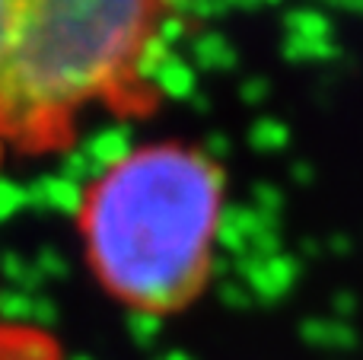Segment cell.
I'll use <instances>...</instances> for the list:
<instances>
[{
  "label": "cell",
  "instance_id": "18",
  "mask_svg": "<svg viewBox=\"0 0 363 360\" xmlns=\"http://www.w3.org/2000/svg\"><path fill=\"white\" fill-rule=\"evenodd\" d=\"M153 35L172 48V45H179L182 38H188V19L179 16V13H166V16L157 19V29H153Z\"/></svg>",
  "mask_w": 363,
  "mask_h": 360
},
{
  "label": "cell",
  "instance_id": "5",
  "mask_svg": "<svg viewBox=\"0 0 363 360\" xmlns=\"http://www.w3.org/2000/svg\"><path fill=\"white\" fill-rule=\"evenodd\" d=\"M80 150L112 172V169H118V166H125L128 159L138 153V147H134V128L131 125L99 128V131H93L89 137H83Z\"/></svg>",
  "mask_w": 363,
  "mask_h": 360
},
{
  "label": "cell",
  "instance_id": "15",
  "mask_svg": "<svg viewBox=\"0 0 363 360\" xmlns=\"http://www.w3.org/2000/svg\"><path fill=\"white\" fill-rule=\"evenodd\" d=\"M0 319L4 322H32V300L23 291L0 293Z\"/></svg>",
  "mask_w": 363,
  "mask_h": 360
},
{
  "label": "cell",
  "instance_id": "30",
  "mask_svg": "<svg viewBox=\"0 0 363 360\" xmlns=\"http://www.w3.org/2000/svg\"><path fill=\"white\" fill-rule=\"evenodd\" d=\"M188 106H191L194 112H211V99H207L204 93H194L191 99H188Z\"/></svg>",
  "mask_w": 363,
  "mask_h": 360
},
{
  "label": "cell",
  "instance_id": "23",
  "mask_svg": "<svg viewBox=\"0 0 363 360\" xmlns=\"http://www.w3.org/2000/svg\"><path fill=\"white\" fill-rule=\"evenodd\" d=\"M290 179L306 189V185L315 182V166L309 163V159H294V163H290Z\"/></svg>",
  "mask_w": 363,
  "mask_h": 360
},
{
  "label": "cell",
  "instance_id": "16",
  "mask_svg": "<svg viewBox=\"0 0 363 360\" xmlns=\"http://www.w3.org/2000/svg\"><path fill=\"white\" fill-rule=\"evenodd\" d=\"M23 208H26V185L0 176V223H6L10 217H16Z\"/></svg>",
  "mask_w": 363,
  "mask_h": 360
},
{
  "label": "cell",
  "instance_id": "27",
  "mask_svg": "<svg viewBox=\"0 0 363 360\" xmlns=\"http://www.w3.org/2000/svg\"><path fill=\"white\" fill-rule=\"evenodd\" d=\"M328 6H335V10L341 13H354V16H363V0H325Z\"/></svg>",
  "mask_w": 363,
  "mask_h": 360
},
{
  "label": "cell",
  "instance_id": "13",
  "mask_svg": "<svg viewBox=\"0 0 363 360\" xmlns=\"http://www.w3.org/2000/svg\"><path fill=\"white\" fill-rule=\"evenodd\" d=\"M0 271L6 281L19 287V291H35L42 284V271L35 268V261H26L19 252H4L0 255Z\"/></svg>",
  "mask_w": 363,
  "mask_h": 360
},
{
  "label": "cell",
  "instance_id": "21",
  "mask_svg": "<svg viewBox=\"0 0 363 360\" xmlns=\"http://www.w3.org/2000/svg\"><path fill=\"white\" fill-rule=\"evenodd\" d=\"M284 242H281V230H264V233H258L255 240H252V252L255 259H274V255H281Z\"/></svg>",
  "mask_w": 363,
  "mask_h": 360
},
{
  "label": "cell",
  "instance_id": "9",
  "mask_svg": "<svg viewBox=\"0 0 363 360\" xmlns=\"http://www.w3.org/2000/svg\"><path fill=\"white\" fill-rule=\"evenodd\" d=\"M284 29L287 35H300V38H315V42H328L335 38V23L325 10L319 6H294L284 13Z\"/></svg>",
  "mask_w": 363,
  "mask_h": 360
},
{
  "label": "cell",
  "instance_id": "29",
  "mask_svg": "<svg viewBox=\"0 0 363 360\" xmlns=\"http://www.w3.org/2000/svg\"><path fill=\"white\" fill-rule=\"evenodd\" d=\"M226 4V10H245V13H252V10H258L262 6V0H223Z\"/></svg>",
  "mask_w": 363,
  "mask_h": 360
},
{
  "label": "cell",
  "instance_id": "34",
  "mask_svg": "<svg viewBox=\"0 0 363 360\" xmlns=\"http://www.w3.org/2000/svg\"><path fill=\"white\" fill-rule=\"evenodd\" d=\"M322 4H325V0H322Z\"/></svg>",
  "mask_w": 363,
  "mask_h": 360
},
{
  "label": "cell",
  "instance_id": "7",
  "mask_svg": "<svg viewBox=\"0 0 363 360\" xmlns=\"http://www.w3.org/2000/svg\"><path fill=\"white\" fill-rule=\"evenodd\" d=\"M153 86L166 96V99H182L188 102L194 93H198V70H194L191 61H185L182 55H169L166 64L160 67L157 83Z\"/></svg>",
  "mask_w": 363,
  "mask_h": 360
},
{
  "label": "cell",
  "instance_id": "25",
  "mask_svg": "<svg viewBox=\"0 0 363 360\" xmlns=\"http://www.w3.org/2000/svg\"><path fill=\"white\" fill-rule=\"evenodd\" d=\"M233 265H236V261H233V259H230V255L217 252V255H213V259H211V278H213V281L226 278V271H230V268H233Z\"/></svg>",
  "mask_w": 363,
  "mask_h": 360
},
{
  "label": "cell",
  "instance_id": "19",
  "mask_svg": "<svg viewBox=\"0 0 363 360\" xmlns=\"http://www.w3.org/2000/svg\"><path fill=\"white\" fill-rule=\"evenodd\" d=\"M239 96H242L245 106H264L271 96V80L268 77H245L239 83Z\"/></svg>",
  "mask_w": 363,
  "mask_h": 360
},
{
  "label": "cell",
  "instance_id": "14",
  "mask_svg": "<svg viewBox=\"0 0 363 360\" xmlns=\"http://www.w3.org/2000/svg\"><path fill=\"white\" fill-rule=\"evenodd\" d=\"M252 208L258 214H271V217H281L284 208H287V198H284V189L274 182H255L252 185Z\"/></svg>",
  "mask_w": 363,
  "mask_h": 360
},
{
  "label": "cell",
  "instance_id": "26",
  "mask_svg": "<svg viewBox=\"0 0 363 360\" xmlns=\"http://www.w3.org/2000/svg\"><path fill=\"white\" fill-rule=\"evenodd\" d=\"M328 249H332L335 255H351L354 240H351V236H345V233H338V236H332V240H328Z\"/></svg>",
  "mask_w": 363,
  "mask_h": 360
},
{
  "label": "cell",
  "instance_id": "2",
  "mask_svg": "<svg viewBox=\"0 0 363 360\" xmlns=\"http://www.w3.org/2000/svg\"><path fill=\"white\" fill-rule=\"evenodd\" d=\"M153 0H0V128L45 137L131 77Z\"/></svg>",
  "mask_w": 363,
  "mask_h": 360
},
{
  "label": "cell",
  "instance_id": "8",
  "mask_svg": "<svg viewBox=\"0 0 363 360\" xmlns=\"http://www.w3.org/2000/svg\"><path fill=\"white\" fill-rule=\"evenodd\" d=\"M281 57L290 61V64H335V61L345 57V48H341L335 38H328V42H315V38L284 35Z\"/></svg>",
  "mask_w": 363,
  "mask_h": 360
},
{
  "label": "cell",
  "instance_id": "20",
  "mask_svg": "<svg viewBox=\"0 0 363 360\" xmlns=\"http://www.w3.org/2000/svg\"><path fill=\"white\" fill-rule=\"evenodd\" d=\"M198 150L204 153V157L211 159V163L223 166V159H226V157H230V153H233V140L226 137L223 131H211V134H207V137H204V144L198 147Z\"/></svg>",
  "mask_w": 363,
  "mask_h": 360
},
{
  "label": "cell",
  "instance_id": "28",
  "mask_svg": "<svg viewBox=\"0 0 363 360\" xmlns=\"http://www.w3.org/2000/svg\"><path fill=\"white\" fill-rule=\"evenodd\" d=\"M160 6H163L166 13H179V16H185L188 13V6H191V0H157ZM188 19V16H185Z\"/></svg>",
  "mask_w": 363,
  "mask_h": 360
},
{
  "label": "cell",
  "instance_id": "24",
  "mask_svg": "<svg viewBox=\"0 0 363 360\" xmlns=\"http://www.w3.org/2000/svg\"><path fill=\"white\" fill-rule=\"evenodd\" d=\"M217 297L223 300V303H233V306H245V303H249V297H245L242 287L230 284V281H223V284L217 287Z\"/></svg>",
  "mask_w": 363,
  "mask_h": 360
},
{
  "label": "cell",
  "instance_id": "17",
  "mask_svg": "<svg viewBox=\"0 0 363 360\" xmlns=\"http://www.w3.org/2000/svg\"><path fill=\"white\" fill-rule=\"evenodd\" d=\"M35 268L42 271V278H57V281H64V278L70 274V261L64 259L57 249H51V246H42V249H38Z\"/></svg>",
  "mask_w": 363,
  "mask_h": 360
},
{
  "label": "cell",
  "instance_id": "3",
  "mask_svg": "<svg viewBox=\"0 0 363 360\" xmlns=\"http://www.w3.org/2000/svg\"><path fill=\"white\" fill-rule=\"evenodd\" d=\"M236 271L249 281V287L258 293V300H268L274 303L277 297L294 287L296 274H300V259L290 252H281L274 259H255V255H245L236 261Z\"/></svg>",
  "mask_w": 363,
  "mask_h": 360
},
{
  "label": "cell",
  "instance_id": "22",
  "mask_svg": "<svg viewBox=\"0 0 363 360\" xmlns=\"http://www.w3.org/2000/svg\"><path fill=\"white\" fill-rule=\"evenodd\" d=\"M226 4L223 0H191L185 16L188 19H198V23H211V19H223L226 16Z\"/></svg>",
  "mask_w": 363,
  "mask_h": 360
},
{
  "label": "cell",
  "instance_id": "6",
  "mask_svg": "<svg viewBox=\"0 0 363 360\" xmlns=\"http://www.w3.org/2000/svg\"><path fill=\"white\" fill-rule=\"evenodd\" d=\"M188 55H191V64L201 70H217V74H230L239 64V51L233 48V42L217 29H207L201 35L191 38L188 45Z\"/></svg>",
  "mask_w": 363,
  "mask_h": 360
},
{
  "label": "cell",
  "instance_id": "1",
  "mask_svg": "<svg viewBox=\"0 0 363 360\" xmlns=\"http://www.w3.org/2000/svg\"><path fill=\"white\" fill-rule=\"evenodd\" d=\"M226 172L201 150L163 144L112 169L86 201L89 261L128 313L163 319L211 281Z\"/></svg>",
  "mask_w": 363,
  "mask_h": 360
},
{
  "label": "cell",
  "instance_id": "10",
  "mask_svg": "<svg viewBox=\"0 0 363 360\" xmlns=\"http://www.w3.org/2000/svg\"><path fill=\"white\" fill-rule=\"evenodd\" d=\"M172 55V48L166 42H160L157 35H147L140 42V48L134 51V61H131V80L138 83H157V74L160 67L166 64V57Z\"/></svg>",
  "mask_w": 363,
  "mask_h": 360
},
{
  "label": "cell",
  "instance_id": "4",
  "mask_svg": "<svg viewBox=\"0 0 363 360\" xmlns=\"http://www.w3.org/2000/svg\"><path fill=\"white\" fill-rule=\"evenodd\" d=\"M86 189L83 185H74L67 179L55 176H38L26 185V208L32 210H55V214H64V217H80L86 210Z\"/></svg>",
  "mask_w": 363,
  "mask_h": 360
},
{
  "label": "cell",
  "instance_id": "12",
  "mask_svg": "<svg viewBox=\"0 0 363 360\" xmlns=\"http://www.w3.org/2000/svg\"><path fill=\"white\" fill-rule=\"evenodd\" d=\"M57 176L61 179H67V182H74V185H99L102 179L108 176V169L106 166H99L93 157H86V153L80 150V147H74V150H67L61 157V166H57Z\"/></svg>",
  "mask_w": 363,
  "mask_h": 360
},
{
  "label": "cell",
  "instance_id": "11",
  "mask_svg": "<svg viewBox=\"0 0 363 360\" xmlns=\"http://www.w3.org/2000/svg\"><path fill=\"white\" fill-rule=\"evenodd\" d=\"M245 140H249V147L255 153H284L287 150V144H290V128L284 125L281 118L262 115L258 121H252Z\"/></svg>",
  "mask_w": 363,
  "mask_h": 360
},
{
  "label": "cell",
  "instance_id": "31",
  "mask_svg": "<svg viewBox=\"0 0 363 360\" xmlns=\"http://www.w3.org/2000/svg\"><path fill=\"white\" fill-rule=\"evenodd\" d=\"M335 306H338L341 313H351V310H354V297H351V293H338V300H335Z\"/></svg>",
  "mask_w": 363,
  "mask_h": 360
},
{
  "label": "cell",
  "instance_id": "33",
  "mask_svg": "<svg viewBox=\"0 0 363 360\" xmlns=\"http://www.w3.org/2000/svg\"><path fill=\"white\" fill-rule=\"evenodd\" d=\"M262 4H281V0H262Z\"/></svg>",
  "mask_w": 363,
  "mask_h": 360
},
{
  "label": "cell",
  "instance_id": "32",
  "mask_svg": "<svg viewBox=\"0 0 363 360\" xmlns=\"http://www.w3.org/2000/svg\"><path fill=\"white\" fill-rule=\"evenodd\" d=\"M300 246H303V255H313V259L322 252V249H319V242H315V240H303Z\"/></svg>",
  "mask_w": 363,
  "mask_h": 360
}]
</instances>
